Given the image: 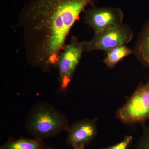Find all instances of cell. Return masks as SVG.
I'll use <instances>...</instances> for the list:
<instances>
[{
  "mask_svg": "<svg viewBox=\"0 0 149 149\" xmlns=\"http://www.w3.org/2000/svg\"><path fill=\"white\" fill-rule=\"evenodd\" d=\"M69 121L66 116L51 104L42 102L30 110L25 122V127L34 138L44 139L53 138L62 131H66Z\"/></svg>",
  "mask_w": 149,
  "mask_h": 149,
  "instance_id": "obj_2",
  "label": "cell"
},
{
  "mask_svg": "<svg viewBox=\"0 0 149 149\" xmlns=\"http://www.w3.org/2000/svg\"><path fill=\"white\" fill-rule=\"evenodd\" d=\"M116 118L125 125L144 123L149 119V80L139 84L124 105L117 110Z\"/></svg>",
  "mask_w": 149,
  "mask_h": 149,
  "instance_id": "obj_3",
  "label": "cell"
},
{
  "mask_svg": "<svg viewBox=\"0 0 149 149\" xmlns=\"http://www.w3.org/2000/svg\"><path fill=\"white\" fill-rule=\"evenodd\" d=\"M86 45V41H80L76 36H72L69 43L63 49L56 65L61 91H66L71 82L83 53L85 51Z\"/></svg>",
  "mask_w": 149,
  "mask_h": 149,
  "instance_id": "obj_4",
  "label": "cell"
},
{
  "mask_svg": "<svg viewBox=\"0 0 149 149\" xmlns=\"http://www.w3.org/2000/svg\"><path fill=\"white\" fill-rule=\"evenodd\" d=\"M133 37V31L127 24L112 25L95 33L91 40L86 41L85 51L102 50L107 52L115 47L128 44Z\"/></svg>",
  "mask_w": 149,
  "mask_h": 149,
  "instance_id": "obj_5",
  "label": "cell"
},
{
  "mask_svg": "<svg viewBox=\"0 0 149 149\" xmlns=\"http://www.w3.org/2000/svg\"><path fill=\"white\" fill-rule=\"evenodd\" d=\"M52 147L46 145L43 140L35 139H19L10 138L8 141L0 147V149H52Z\"/></svg>",
  "mask_w": 149,
  "mask_h": 149,
  "instance_id": "obj_9",
  "label": "cell"
},
{
  "mask_svg": "<svg viewBox=\"0 0 149 149\" xmlns=\"http://www.w3.org/2000/svg\"><path fill=\"white\" fill-rule=\"evenodd\" d=\"M124 15L118 8L91 6L84 11V20L95 33L107 27L123 24Z\"/></svg>",
  "mask_w": 149,
  "mask_h": 149,
  "instance_id": "obj_6",
  "label": "cell"
},
{
  "mask_svg": "<svg viewBox=\"0 0 149 149\" xmlns=\"http://www.w3.org/2000/svg\"><path fill=\"white\" fill-rule=\"evenodd\" d=\"M132 54H133V50L125 45L118 46L107 52L104 63L110 68H113L122 59Z\"/></svg>",
  "mask_w": 149,
  "mask_h": 149,
  "instance_id": "obj_10",
  "label": "cell"
},
{
  "mask_svg": "<svg viewBox=\"0 0 149 149\" xmlns=\"http://www.w3.org/2000/svg\"><path fill=\"white\" fill-rule=\"evenodd\" d=\"M135 149H149V126L144 127Z\"/></svg>",
  "mask_w": 149,
  "mask_h": 149,
  "instance_id": "obj_11",
  "label": "cell"
},
{
  "mask_svg": "<svg viewBox=\"0 0 149 149\" xmlns=\"http://www.w3.org/2000/svg\"><path fill=\"white\" fill-rule=\"evenodd\" d=\"M97 118H85L69 125L66 131L68 134L66 140L67 146H86L90 144L97 134Z\"/></svg>",
  "mask_w": 149,
  "mask_h": 149,
  "instance_id": "obj_7",
  "label": "cell"
},
{
  "mask_svg": "<svg viewBox=\"0 0 149 149\" xmlns=\"http://www.w3.org/2000/svg\"><path fill=\"white\" fill-rule=\"evenodd\" d=\"M133 54L145 67L149 69V19L139 33Z\"/></svg>",
  "mask_w": 149,
  "mask_h": 149,
  "instance_id": "obj_8",
  "label": "cell"
},
{
  "mask_svg": "<svg viewBox=\"0 0 149 149\" xmlns=\"http://www.w3.org/2000/svg\"><path fill=\"white\" fill-rule=\"evenodd\" d=\"M73 147L74 149H85V146L81 145V146H75Z\"/></svg>",
  "mask_w": 149,
  "mask_h": 149,
  "instance_id": "obj_13",
  "label": "cell"
},
{
  "mask_svg": "<svg viewBox=\"0 0 149 149\" xmlns=\"http://www.w3.org/2000/svg\"><path fill=\"white\" fill-rule=\"evenodd\" d=\"M133 140V138L132 136H127L119 143L113 146L100 149H128Z\"/></svg>",
  "mask_w": 149,
  "mask_h": 149,
  "instance_id": "obj_12",
  "label": "cell"
},
{
  "mask_svg": "<svg viewBox=\"0 0 149 149\" xmlns=\"http://www.w3.org/2000/svg\"><path fill=\"white\" fill-rule=\"evenodd\" d=\"M96 0H29L15 27L22 29L27 62L43 72L56 68L67 37L81 13Z\"/></svg>",
  "mask_w": 149,
  "mask_h": 149,
  "instance_id": "obj_1",
  "label": "cell"
}]
</instances>
